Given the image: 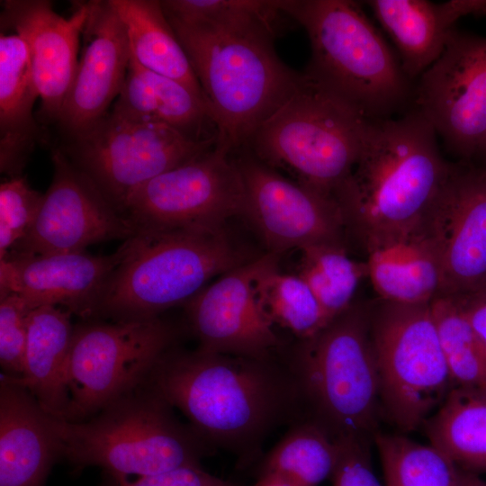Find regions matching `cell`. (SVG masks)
Listing matches in <instances>:
<instances>
[{
    "label": "cell",
    "mask_w": 486,
    "mask_h": 486,
    "mask_svg": "<svg viewBox=\"0 0 486 486\" xmlns=\"http://www.w3.org/2000/svg\"><path fill=\"white\" fill-rule=\"evenodd\" d=\"M454 163L415 109L370 121L358 159L333 196L365 251L426 231Z\"/></svg>",
    "instance_id": "1"
},
{
    "label": "cell",
    "mask_w": 486,
    "mask_h": 486,
    "mask_svg": "<svg viewBox=\"0 0 486 486\" xmlns=\"http://www.w3.org/2000/svg\"><path fill=\"white\" fill-rule=\"evenodd\" d=\"M268 359L170 349L146 382L206 444L250 446L284 417L300 392Z\"/></svg>",
    "instance_id": "2"
},
{
    "label": "cell",
    "mask_w": 486,
    "mask_h": 486,
    "mask_svg": "<svg viewBox=\"0 0 486 486\" xmlns=\"http://www.w3.org/2000/svg\"><path fill=\"white\" fill-rule=\"evenodd\" d=\"M167 20L202 90L215 147L229 154L247 147L300 76L274 50L278 32L257 25Z\"/></svg>",
    "instance_id": "3"
},
{
    "label": "cell",
    "mask_w": 486,
    "mask_h": 486,
    "mask_svg": "<svg viewBox=\"0 0 486 486\" xmlns=\"http://www.w3.org/2000/svg\"><path fill=\"white\" fill-rule=\"evenodd\" d=\"M310 39L305 71L369 121L392 118L413 99L398 56L360 4L350 0L281 1Z\"/></svg>",
    "instance_id": "4"
},
{
    "label": "cell",
    "mask_w": 486,
    "mask_h": 486,
    "mask_svg": "<svg viewBox=\"0 0 486 486\" xmlns=\"http://www.w3.org/2000/svg\"><path fill=\"white\" fill-rule=\"evenodd\" d=\"M92 319L145 320L185 304L218 274L248 262L223 228L138 231L122 243ZM91 320V319H90Z\"/></svg>",
    "instance_id": "5"
},
{
    "label": "cell",
    "mask_w": 486,
    "mask_h": 486,
    "mask_svg": "<svg viewBox=\"0 0 486 486\" xmlns=\"http://www.w3.org/2000/svg\"><path fill=\"white\" fill-rule=\"evenodd\" d=\"M62 459L75 469L95 466L129 477L200 465L205 443L147 383L94 416L73 422L52 416Z\"/></svg>",
    "instance_id": "6"
},
{
    "label": "cell",
    "mask_w": 486,
    "mask_h": 486,
    "mask_svg": "<svg viewBox=\"0 0 486 486\" xmlns=\"http://www.w3.org/2000/svg\"><path fill=\"white\" fill-rule=\"evenodd\" d=\"M369 122L304 72L247 147L268 166L333 196L358 159Z\"/></svg>",
    "instance_id": "7"
},
{
    "label": "cell",
    "mask_w": 486,
    "mask_h": 486,
    "mask_svg": "<svg viewBox=\"0 0 486 486\" xmlns=\"http://www.w3.org/2000/svg\"><path fill=\"white\" fill-rule=\"evenodd\" d=\"M301 341L291 374L316 421L335 438H373L382 406L370 304L355 302L315 336Z\"/></svg>",
    "instance_id": "8"
},
{
    "label": "cell",
    "mask_w": 486,
    "mask_h": 486,
    "mask_svg": "<svg viewBox=\"0 0 486 486\" xmlns=\"http://www.w3.org/2000/svg\"><path fill=\"white\" fill-rule=\"evenodd\" d=\"M382 409L400 430L422 427L453 388L430 303H370Z\"/></svg>",
    "instance_id": "9"
},
{
    "label": "cell",
    "mask_w": 486,
    "mask_h": 486,
    "mask_svg": "<svg viewBox=\"0 0 486 486\" xmlns=\"http://www.w3.org/2000/svg\"><path fill=\"white\" fill-rule=\"evenodd\" d=\"M74 326L67 364L69 408L65 420L82 421L148 382L173 348L176 331L160 317L83 320Z\"/></svg>",
    "instance_id": "10"
},
{
    "label": "cell",
    "mask_w": 486,
    "mask_h": 486,
    "mask_svg": "<svg viewBox=\"0 0 486 486\" xmlns=\"http://www.w3.org/2000/svg\"><path fill=\"white\" fill-rule=\"evenodd\" d=\"M215 144L216 135L196 140L166 124L108 112L60 148L124 215L130 198L144 184Z\"/></svg>",
    "instance_id": "11"
},
{
    "label": "cell",
    "mask_w": 486,
    "mask_h": 486,
    "mask_svg": "<svg viewBox=\"0 0 486 486\" xmlns=\"http://www.w3.org/2000/svg\"><path fill=\"white\" fill-rule=\"evenodd\" d=\"M230 155L214 146L152 178L131 195L124 216L136 232L223 228L246 210L243 179Z\"/></svg>",
    "instance_id": "12"
},
{
    "label": "cell",
    "mask_w": 486,
    "mask_h": 486,
    "mask_svg": "<svg viewBox=\"0 0 486 486\" xmlns=\"http://www.w3.org/2000/svg\"><path fill=\"white\" fill-rule=\"evenodd\" d=\"M412 100L446 149L472 161L486 142V37L453 30Z\"/></svg>",
    "instance_id": "13"
},
{
    "label": "cell",
    "mask_w": 486,
    "mask_h": 486,
    "mask_svg": "<svg viewBox=\"0 0 486 486\" xmlns=\"http://www.w3.org/2000/svg\"><path fill=\"white\" fill-rule=\"evenodd\" d=\"M236 162L245 187V216L262 235L267 252L344 246L346 227L333 196L285 178L252 154Z\"/></svg>",
    "instance_id": "14"
},
{
    "label": "cell",
    "mask_w": 486,
    "mask_h": 486,
    "mask_svg": "<svg viewBox=\"0 0 486 486\" xmlns=\"http://www.w3.org/2000/svg\"><path fill=\"white\" fill-rule=\"evenodd\" d=\"M53 176L27 234L9 251L31 255L85 252L94 244L128 239L136 230L60 148ZM8 252V253H9Z\"/></svg>",
    "instance_id": "15"
},
{
    "label": "cell",
    "mask_w": 486,
    "mask_h": 486,
    "mask_svg": "<svg viewBox=\"0 0 486 486\" xmlns=\"http://www.w3.org/2000/svg\"><path fill=\"white\" fill-rule=\"evenodd\" d=\"M278 256L266 252L251 258L221 274L184 304L199 348L242 357L269 358L279 338L259 304L255 281L264 269L278 262Z\"/></svg>",
    "instance_id": "16"
},
{
    "label": "cell",
    "mask_w": 486,
    "mask_h": 486,
    "mask_svg": "<svg viewBox=\"0 0 486 486\" xmlns=\"http://www.w3.org/2000/svg\"><path fill=\"white\" fill-rule=\"evenodd\" d=\"M442 263L439 295L486 291V166L454 163L426 228Z\"/></svg>",
    "instance_id": "17"
},
{
    "label": "cell",
    "mask_w": 486,
    "mask_h": 486,
    "mask_svg": "<svg viewBox=\"0 0 486 486\" xmlns=\"http://www.w3.org/2000/svg\"><path fill=\"white\" fill-rule=\"evenodd\" d=\"M2 7L1 26L16 32L27 47L40 113L58 122L77 66L90 1L76 2L68 16L58 14L48 0H5Z\"/></svg>",
    "instance_id": "18"
},
{
    "label": "cell",
    "mask_w": 486,
    "mask_h": 486,
    "mask_svg": "<svg viewBox=\"0 0 486 486\" xmlns=\"http://www.w3.org/2000/svg\"><path fill=\"white\" fill-rule=\"evenodd\" d=\"M123 253L122 244L107 256L9 252L0 259V296L15 293L33 309L58 306L90 320Z\"/></svg>",
    "instance_id": "19"
},
{
    "label": "cell",
    "mask_w": 486,
    "mask_h": 486,
    "mask_svg": "<svg viewBox=\"0 0 486 486\" xmlns=\"http://www.w3.org/2000/svg\"><path fill=\"white\" fill-rule=\"evenodd\" d=\"M83 50L58 124L68 139L101 121L124 84L130 49L124 26L109 0L90 1Z\"/></svg>",
    "instance_id": "20"
},
{
    "label": "cell",
    "mask_w": 486,
    "mask_h": 486,
    "mask_svg": "<svg viewBox=\"0 0 486 486\" xmlns=\"http://www.w3.org/2000/svg\"><path fill=\"white\" fill-rule=\"evenodd\" d=\"M62 459L47 412L18 379L0 376V486H45Z\"/></svg>",
    "instance_id": "21"
},
{
    "label": "cell",
    "mask_w": 486,
    "mask_h": 486,
    "mask_svg": "<svg viewBox=\"0 0 486 486\" xmlns=\"http://www.w3.org/2000/svg\"><path fill=\"white\" fill-rule=\"evenodd\" d=\"M392 40L405 75L411 81L442 54L455 22L486 14V0H370L365 2Z\"/></svg>",
    "instance_id": "22"
},
{
    "label": "cell",
    "mask_w": 486,
    "mask_h": 486,
    "mask_svg": "<svg viewBox=\"0 0 486 486\" xmlns=\"http://www.w3.org/2000/svg\"><path fill=\"white\" fill-rule=\"evenodd\" d=\"M39 93L27 47L14 30L0 33V171L20 176L39 136L32 108Z\"/></svg>",
    "instance_id": "23"
},
{
    "label": "cell",
    "mask_w": 486,
    "mask_h": 486,
    "mask_svg": "<svg viewBox=\"0 0 486 486\" xmlns=\"http://www.w3.org/2000/svg\"><path fill=\"white\" fill-rule=\"evenodd\" d=\"M367 277L381 300L430 303L442 286V263L435 238L423 231L366 251Z\"/></svg>",
    "instance_id": "24"
},
{
    "label": "cell",
    "mask_w": 486,
    "mask_h": 486,
    "mask_svg": "<svg viewBox=\"0 0 486 486\" xmlns=\"http://www.w3.org/2000/svg\"><path fill=\"white\" fill-rule=\"evenodd\" d=\"M72 313L43 305L29 315L24 371L18 379L50 415L66 419L69 408L67 364L74 326Z\"/></svg>",
    "instance_id": "25"
},
{
    "label": "cell",
    "mask_w": 486,
    "mask_h": 486,
    "mask_svg": "<svg viewBox=\"0 0 486 486\" xmlns=\"http://www.w3.org/2000/svg\"><path fill=\"white\" fill-rule=\"evenodd\" d=\"M111 112L134 122L166 124L196 140L212 137L201 133L203 124L212 122L204 102L180 82L143 68L131 54Z\"/></svg>",
    "instance_id": "26"
},
{
    "label": "cell",
    "mask_w": 486,
    "mask_h": 486,
    "mask_svg": "<svg viewBox=\"0 0 486 486\" xmlns=\"http://www.w3.org/2000/svg\"><path fill=\"white\" fill-rule=\"evenodd\" d=\"M121 19L130 54L143 68L176 80L206 104L189 58L158 0H109ZM207 106V104H206Z\"/></svg>",
    "instance_id": "27"
},
{
    "label": "cell",
    "mask_w": 486,
    "mask_h": 486,
    "mask_svg": "<svg viewBox=\"0 0 486 486\" xmlns=\"http://www.w3.org/2000/svg\"><path fill=\"white\" fill-rule=\"evenodd\" d=\"M422 428L460 469L486 472V385H454Z\"/></svg>",
    "instance_id": "28"
},
{
    "label": "cell",
    "mask_w": 486,
    "mask_h": 486,
    "mask_svg": "<svg viewBox=\"0 0 486 486\" xmlns=\"http://www.w3.org/2000/svg\"><path fill=\"white\" fill-rule=\"evenodd\" d=\"M338 459L337 439L319 422L294 426L266 457L261 477L292 486H319L331 477Z\"/></svg>",
    "instance_id": "29"
},
{
    "label": "cell",
    "mask_w": 486,
    "mask_h": 486,
    "mask_svg": "<svg viewBox=\"0 0 486 486\" xmlns=\"http://www.w3.org/2000/svg\"><path fill=\"white\" fill-rule=\"evenodd\" d=\"M385 486H464V471L432 445L377 431Z\"/></svg>",
    "instance_id": "30"
},
{
    "label": "cell",
    "mask_w": 486,
    "mask_h": 486,
    "mask_svg": "<svg viewBox=\"0 0 486 486\" xmlns=\"http://www.w3.org/2000/svg\"><path fill=\"white\" fill-rule=\"evenodd\" d=\"M278 262L256 278L259 304L272 322L301 340L312 338L330 322L308 284L298 274L278 271Z\"/></svg>",
    "instance_id": "31"
},
{
    "label": "cell",
    "mask_w": 486,
    "mask_h": 486,
    "mask_svg": "<svg viewBox=\"0 0 486 486\" xmlns=\"http://www.w3.org/2000/svg\"><path fill=\"white\" fill-rule=\"evenodd\" d=\"M298 275L308 284L331 321L346 310L361 281L367 277L366 263L357 261L345 246L319 245L301 250Z\"/></svg>",
    "instance_id": "32"
},
{
    "label": "cell",
    "mask_w": 486,
    "mask_h": 486,
    "mask_svg": "<svg viewBox=\"0 0 486 486\" xmlns=\"http://www.w3.org/2000/svg\"><path fill=\"white\" fill-rule=\"evenodd\" d=\"M440 346L454 385H486V347L459 301L438 295L430 302Z\"/></svg>",
    "instance_id": "33"
},
{
    "label": "cell",
    "mask_w": 486,
    "mask_h": 486,
    "mask_svg": "<svg viewBox=\"0 0 486 486\" xmlns=\"http://www.w3.org/2000/svg\"><path fill=\"white\" fill-rule=\"evenodd\" d=\"M43 194L33 189L22 176L8 178L0 184V259L29 231Z\"/></svg>",
    "instance_id": "34"
},
{
    "label": "cell",
    "mask_w": 486,
    "mask_h": 486,
    "mask_svg": "<svg viewBox=\"0 0 486 486\" xmlns=\"http://www.w3.org/2000/svg\"><path fill=\"white\" fill-rule=\"evenodd\" d=\"M33 308L20 295L0 296V364L4 374L21 379L28 337V321Z\"/></svg>",
    "instance_id": "35"
},
{
    "label": "cell",
    "mask_w": 486,
    "mask_h": 486,
    "mask_svg": "<svg viewBox=\"0 0 486 486\" xmlns=\"http://www.w3.org/2000/svg\"><path fill=\"white\" fill-rule=\"evenodd\" d=\"M338 459L331 476L333 486H385L374 473L367 439L337 437Z\"/></svg>",
    "instance_id": "36"
},
{
    "label": "cell",
    "mask_w": 486,
    "mask_h": 486,
    "mask_svg": "<svg viewBox=\"0 0 486 486\" xmlns=\"http://www.w3.org/2000/svg\"><path fill=\"white\" fill-rule=\"evenodd\" d=\"M102 486H230L212 475L200 465H188L167 472L140 476L130 481L129 477L104 473Z\"/></svg>",
    "instance_id": "37"
},
{
    "label": "cell",
    "mask_w": 486,
    "mask_h": 486,
    "mask_svg": "<svg viewBox=\"0 0 486 486\" xmlns=\"http://www.w3.org/2000/svg\"><path fill=\"white\" fill-rule=\"evenodd\" d=\"M455 298L472 329L486 347V291Z\"/></svg>",
    "instance_id": "38"
},
{
    "label": "cell",
    "mask_w": 486,
    "mask_h": 486,
    "mask_svg": "<svg viewBox=\"0 0 486 486\" xmlns=\"http://www.w3.org/2000/svg\"><path fill=\"white\" fill-rule=\"evenodd\" d=\"M256 486H292L288 482L275 477H260Z\"/></svg>",
    "instance_id": "39"
},
{
    "label": "cell",
    "mask_w": 486,
    "mask_h": 486,
    "mask_svg": "<svg viewBox=\"0 0 486 486\" xmlns=\"http://www.w3.org/2000/svg\"><path fill=\"white\" fill-rule=\"evenodd\" d=\"M464 486H486V482L479 478L475 473L464 472Z\"/></svg>",
    "instance_id": "40"
},
{
    "label": "cell",
    "mask_w": 486,
    "mask_h": 486,
    "mask_svg": "<svg viewBox=\"0 0 486 486\" xmlns=\"http://www.w3.org/2000/svg\"><path fill=\"white\" fill-rule=\"evenodd\" d=\"M472 162L486 166V142Z\"/></svg>",
    "instance_id": "41"
}]
</instances>
